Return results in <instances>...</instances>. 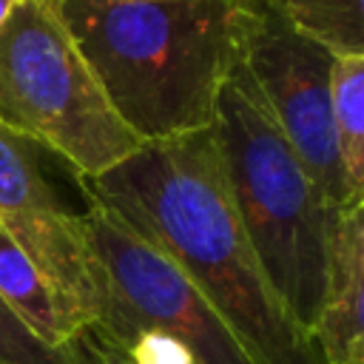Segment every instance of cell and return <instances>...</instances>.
<instances>
[{
	"mask_svg": "<svg viewBox=\"0 0 364 364\" xmlns=\"http://www.w3.org/2000/svg\"><path fill=\"white\" fill-rule=\"evenodd\" d=\"M239 57L327 208L361 205L364 199L347 188L333 134V54L301 37L262 0H242Z\"/></svg>",
	"mask_w": 364,
	"mask_h": 364,
	"instance_id": "obj_6",
	"label": "cell"
},
{
	"mask_svg": "<svg viewBox=\"0 0 364 364\" xmlns=\"http://www.w3.org/2000/svg\"><path fill=\"white\" fill-rule=\"evenodd\" d=\"M330 114L347 188L364 199V54L333 57Z\"/></svg>",
	"mask_w": 364,
	"mask_h": 364,
	"instance_id": "obj_10",
	"label": "cell"
},
{
	"mask_svg": "<svg viewBox=\"0 0 364 364\" xmlns=\"http://www.w3.org/2000/svg\"><path fill=\"white\" fill-rule=\"evenodd\" d=\"M77 185L159 247L256 364H327L318 341L276 296L239 225L210 128L142 142L111 171L77 176Z\"/></svg>",
	"mask_w": 364,
	"mask_h": 364,
	"instance_id": "obj_1",
	"label": "cell"
},
{
	"mask_svg": "<svg viewBox=\"0 0 364 364\" xmlns=\"http://www.w3.org/2000/svg\"><path fill=\"white\" fill-rule=\"evenodd\" d=\"M0 296L14 316L48 347H65L80 324L68 313L60 293L23 253V247L0 225Z\"/></svg>",
	"mask_w": 364,
	"mask_h": 364,
	"instance_id": "obj_9",
	"label": "cell"
},
{
	"mask_svg": "<svg viewBox=\"0 0 364 364\" xmlns=\"http://www.w3.org/2000/svg\"><path fill=\"white\" fill-rule=\"evenodd\" d=\"M0 122L51 151L80 179L142 148L51 0H20L0 26Z\"/></svg>",
	"mask_w": 364,
	"mask_h": 364,
	"instance_id": "obj_4",
	"label": "cell"
},
{
	"mask_svg": "<svg viewBox=\"0 0 364 364\" xmlns=\"http://www.w3.org/2000/svg\"><path fill=\"white\" fill-rule=\"evenodd\" d=\"M213 139L239 225L287 313L313 336L327 247V202L279 131L242 57L216 97Z\"/></svg>",
	"mask_w": 364,
	"mask_h": 364,
	"instance_id": "obj_3",
	"label": "cell"
},
{
	"mask_svg": "<svg viewBox=\"0 0 364 364\" xmlns=\"http://www.w3.org/2000/svg\"><path fill=\"white\" fill-rule=\"evenodd\" d=\"M97 273L94 324L134 364H256L188 276L82 193Z\"/></svg>",
	"mask_w": 364,
	"mask_h": 364,
	"instance_id": "obj_5",
	"label": "cell"
},
{
	"mask_svg": "<svg viewBox=\"0 0 364 364\" xmlns=\"http://www.w3.org/2000/svg\"><path fill=\"white\" fill-rule=\"evenodd\" d=\"M17 3H20V0H0V26L6 23V17L11 14V9H14Z\"/></svg>",
	"mask_w": 364,
	"mask_h": 364,
	"instance_id": "obj_14",
	"label": "cell"
},
{
	"mask_svg": "<svg viewBox=\"0 0 364 364\" xmlns=\"http://www.w3.org/2000/svg\"><path fill=\"white\" fill-rule=\"evenodd\" d=\"M48 154L34 139L0 122V225L51 282L82 330L94 324L97 313L85 205L74 210L51 185L46 173Z\"/></svg>",
	"mask_w": 364,
	"mask_h": 364,
	"instance_id": "obj_7",
	"label": "cell"
},
{
	"mask_svg": "<svg viewBox=\"0 0 364 364\" xmlns=\"http://www.w3.org/2000/svg\"><path fill=\"white\" fill-rule=\"evenodd\" d=\"M301 37L318 43L333 57L364 54L361 0H262Z\"/></svg>",
	"mask_w": 364,
	"mask_h": 364,
	"instance_id": "obj_11",
	"label": "cell"
},
{
	"mask_svg": "<svg viewBox=\"0 0 364 364\" xmlns=\"http://www.w3.org/2000/svg\"><path fill=\"white\" fill-rule=\"evenodd\" d=\"M0 364H74L68 344L48 347L37 338L0 296Z\"/></svg>",
	"mask_w": 364,
	"mask_h": 364,
	"instance_id": "obj_12",
	"label": "cell"
},
{
	"mask_svg": "<svg viewBox=\"0 0 364 364\" xmlns=\"http://www.w3.org/2000/svg\"><path fill=\"white\" fill-rule=\"evenodd\" d=\"M68 353L74 364H134L97 324L82 327L68 341Z\"/></svg>",
	"mask_w": 364,
	"mask_h": 364,
	"instance_id": "obj_13",
	"label": "cell"
},
{
	"mask_svg": "<svg viewBox=\"0 0 364 364\" xmlns=\"http://www.w3.org/2000/svg\"><path fill=\"white\" fill-rule=\"evenodd\" d=\"M117 117L159 142L213 125L242 0H51Z\"/></svg>",
	"mask_w": 364,
	"mask_h": 364,
	"instance_id": "obj_2",
	"label": "cell"
},
{
	"mask_svg": "<svg viewBox=\"0 0 364 364\" xmlns=\"http://www.w3.org/2000/svg\"><path fill=\"white\" fill-rule=\"evenodd\" d=\"M364 202L330 208L324 290L313 338L327 364H364Z\"/></svg>",
	"mask_w": 364,
	"mask_h": 364,
	"instance_id": "obj_8",
	"label": "cell"
}]
</instances>
